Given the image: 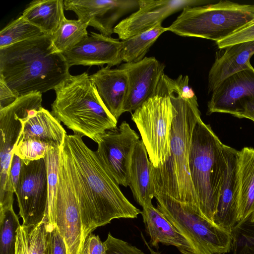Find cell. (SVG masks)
<instances>
[{
  "label": "cell",
  "instance_id": "obj_1",
  "mask_svg": "<svg viewBox=\"0 0 254 254\" xmlns=\"http://www.w3.org/2000/svg\"><path fill=\"white\" fill-rule=\"evenodd\" d=\"M174 109L170 134V155L160 168L152 165L156 193L167 194L184 202L198 204L189 169L193 128L200 119L197 97L189 84L188 75L176 79L166 76Z\"/></svg>",
  "mask_w": 254,
  "mask_h": 254
},
{
  "label": "cell",
  "instance_id": "obj_2",
  "mask_svg": "<svg viewBox=\"0 0 254 254\" xmlns=\"http://www.w3.org/2000/svg\"><path fill=\"white\" fill-rule=\"evenodd\" d=\"M69 68L48 35L0 49V79L18 97L54 90Z\"/></svg>",
  "mask_w": 254,
  "mask_h": 254
},
{
  "label": "cell",
  "instance_id": "obj_3",
  "mask_svg": "<svg viewBox=\"0 0 254 254\" xmlns=\"http://www.w3.org/2000/svg\"><path fill=\"white\" fill-rule=\"evenodd\" d=\"M88 197V208L82 223L87 237L97 228L115 219L136 218L141 211L124 195L119 185L82 136L66 134L64 139Z\"/></svg>",
  "mask_w": 254,
  "mask_h": 254
},
{
  "label": "cell",
  "instance_id": "obj_4",
  "mask_svg": "<svg viewBox=\"0 0 254 254\" xmlns=\"http://www.w3.org/2000/svg\"><path fill=\"white\" fill-rule=\"evenodd\" d=\"M54 90L51 113L74 134L97 143L105 131L117 127L118 121L104 106L87 72L69 74Z\"/></svg>",
  "mask_w": 254,
  "mask_h": 254
},
{
  "label": "cell",
  "instance_id": "obj_5",
  "mask_svg": "<svg viewBox=\"0 0 254 254\" xmlns=\"http://www.w3.org/2000/svg\"><path fill=\"white\" fill-rule=\"evenodd\" d=\"M189 164L199 208L202 215L213 222L227 159L225 144L201 118L192 131Z\"/></svg>",
  "mask_w": 254,
  "mask_h": 254
},
{
  "label": "cell",
  "instance_id": "obj_6",
  "mask_svg": "<svg viewBox=\"0 0 254 254\" xmlns=\"http://www.w3.org/2000/svg\"><path fill=\"white\" fill-rule=\"evenodd\" d=\"M254 21V4L220 0L214 4L186 6L167 31L183 37L221 40Z\"/></svg>",
  "mask_w": 254,
  "mask_h": 254
},
{
  "label": "cell",
  "instance_id": "obj_7",
  "mask_svg": "<svg viewBox=\"0 0 254 254\" xmlns=\"http://www.w3.org/2000/svg\"><path fill=\"white\" fill-rule=\"evenodd\" d=\"M165 73L154 94L131 114L153 167L160 168L170 155V134L174 117Z\"/></svg>",
  "mask_w": 254,
  "mask_h": 254
},
{
  "label": "cell",
  "instance_id": "obj_8",
  "mask_svg": "<svg viewBox=\"0 0 254 254\" xmlns=\"http://www.w3.org/2000/svg\"><path fill=\"white\" fill-rule=\"evenodd\" d=\"M157 208L202 254H225L232 249L231 234L206 218L197 205L156 193Z\"/></svg>",
  "mask_w": 254,
  "mask_h": 254
},
{
  "label": "cell",
  "instance_id": "obj_9",
  "mask_svg": "<svg viewBox=\"0 0 254 254\" xmlns=\"http://www.w3.org/2000/svg\"><path fill=\"white\" fill-rule=\"evenodd\" d=\"M44 220L57 227L64 241L67 254H83L86 239L71 176L70 155L65 141L59 153L56 198L47 205Z\"/></svg>",
  "mask_w": 254,
  "mask_h": 254
},
{
  "label": "cell",
  "instance_id": "obj_10",
  "mask_svg": "<svg viewBox=\"0 0 254 254\" xmlns=\"http://www.w3.org/2000/svg\"><path fill=\"white\" fill-rule=\"evenodd\" d=\"M42 94L19 97L9 106L0 110V199L4 195L14 147L27 121L42 107Z\"/></svg>",
  "mask_w": 254,
  "mask_h": 254
},
{
  "label": "cell",
  "instance_id": "obj_11",
  "mask_svg": "<svg viewBox=\"0 0 254 254\" xmlns=\"http://www.w3.org/2000/svg\"><path fill=\"white\" fill-rule=\"evenodd\" d=\"M15 193L22 225L33 226L45 219L48 204V182L44 158L25 164Z\"/></svg>",
  "mask_w": 254,
  "mask_h": 254
},
{
  "label": "cell",
  "instance_id": "obj_12",
  "mask_svg": "<svg viewBox=\"0 0 254 254\" xmlns=\"http://www.w3.org/2000/svg\"><path fill=\"white\" fill-rule=\"evenodd\" d=\"M139 140L138 134L124 121L105 131L97 143L99 158L119 185H129L131 156Z\"/></svg>",
  "mask_w": 254,
  "mask_h": 254
},
{
  "label": "cell",
  "instance_id": "obj_13",
  "mask_svg": "<svg viewBox=\"0 0 254 254\" xmlns=\"http://www.w3.org/2000/svg\"><path fill=\"white\" fill-rule=\"evenodd\" d=\"M201 0H138V9L121 20L114 28L120 39L126 40L149 30L186 6H200Z\"/></svg>",
  "mask_w": 254,
  "mask_h": 254
},
{
  "label": "cell",
  "instance_id": "obj_14",
  "mask_svg": "<svg viewBox=\"0 0 254 254\" xmlns=\"http://www.w3.org/2000/svg\"><path fill=\"white\" fill-rule=\"evenodd\" d=\"M64 8L100 34L111 37L115 24L123 15L138 8V0H64Z\"/></svg>",
  "mask_w": 254,
  "mask_h": 254
},
{
  "label": "cell",
  "instance_id": "obj_15",
  "mask_svg": "<svg viewBox=\"0 0 254 254\" xmlns=\"http://www.w3.org/2000/svg\"><path fill=\"white\" fill-rule=\"evenodd\" d=\"M118 67L126 73L128 80L123 112L132 113L154 94L164 74L165 65L154 57H145L141 61L125 63Z\"/></svg>",
  "mask_w": 254,
  "mask_h": 254
},
{
  "label": "cell",
  "instance_id": "obj_16",
  "mask_svg": "<svg viewBox=\"0 0 254 254\" xmlns=\"http://www.w3.org/2000/svg\"><path fill=\"white\" fill-rule=\"evenodd\" d=\"M122 41L118 39L91 32L74 47L61 53L69 67L73 65L105 64L111 67L120 64Z\"/></svg>",
  "mask_w": 254,
  "mask_h": 254
},
{
  "label": "cell",
  "instance_id": "obj_17",
  "mask_svg": "<svg viewBox=\"0 0 254 254\" xmlns=\"http://www.w3.org/2000/svg\"><path fill=\"white\" fill-rule=\"evenodd\" d=\"M254 98V68L237 72L225 79L212 92L207 114L221 113L238 117L244 103Z\"/></svg>",
  "mask_w": 254,
  "mask_h": 254
},
{
  "label": "cell",
  "instance_id": "obj_18",
  "mask_svg": "<svg viewBox=\"0 0 254 254\" xmlns=\"http://www.w3.org/2000/svg\"><path fill=\"white\" fill-rule=\"evenodd\" d=\"M225 151L227 168L213 222L231 233L238 223V151L226 145H225Z\"/></svg>",
  "mask_w": 254,
  "mask_h": 254
},
{
  "label": "cell",
  "instance_id": "obj_19",
  "mask_svg": "<svg viewBox=\"0 0 254 254\" xmlns=\"http://www.w3.org/2000/svg\"><path fill=\"white\" fill-rule=\"evenodd\" d=\"M141 214L151 246L158 248L161 243L176 247L182 254H202L152 204L143 207Z\"/></svg>",
  "mask_w": 254,
  "mask_h": 254
},
{
  "label": "cell",
  "instance_id": "obj_20",
  "mask_svg": "<svg viewBox=\"0 0 254 254\" xmlns=\"http://www.w3.org/2000/svg\"><path fill=\"white\" fill-rule=\"evenodd\" d=\"M104 106L118 121L124 113L127 90L126 73L122 69L106 66L90 75Z\"/></svg>",
  "mask_w": 254,
  "mask_h": 254
},
{
  "label": "cell",
  "instance_id": "obj_21",
  "mask_svg": "<svg viewBox=\"0 0 254 254\" xmlns=\"http://www.w3.org/2000/svg\"><path fill=\"white\" fill-rule=\"evenodd\" d=\"M254 54V41L240 43L225 49L218 56L208 73V93H212L225 79L252 66L250 59Z\"/></svg>",
  "mask_w": 254,
  "mask_h": 254
},
{
  "label": "cell",
  "instance_id": "obj_22",
  "mask_svg": "<svg viewBox=\"0 0 254 254\" xmlns=\"http://www.w3.org/2000/svg\"><path fill=\"white\" fill-rule=\"evenodd\" d=\"M143 141L137 143L131 156L129 185L135 200L143 207L152 204L156 190L152 164Z\"/></svg>",
  "mask_w": 254,
  "mask_h": 254
},
{
  "label": "cell",
  "instance_id": "obj_23",
  "mask_svg": "<svg viewBox=\"0 0 254 254\" xmlns=\"http://www.w3.org/2000/svg\"><path fill=\"white\" fill-rule=\"evenodd\" d=\"M61 123L52 113L42 107L26 123L19 141L35 139L60 149L67 134Z\"/></svg>",
  "mask_w": 254,
  "mask_h": 254
},
{
  "label": "cell",
  "instance_id": "obj_24",
  "mask_svg": "<svg viewBox=\"0 0 254 254\" xmlns=\"http://www.w3.org/2000/svg\"><path fill=\"white\" fill-rule=\"evenodd\" d=\"M238 222L254 211V148L238 152Z\"/></svg>",
  "mask_w": 254,
  "mask_h": 254
},
{
  "label": "cell",
  "instance_id": "obj_25",
  "mask_svg": "<svg viewBox=\"0 0 254 254\" xmlns=\"http://www.w3.org/2000/svg\"><path fill=\"white\" fill-rule=\"evenodd\" d=\"M64 9L63 0H34L28 4L22 15L45 34L52 36L65 17Z\"/></svg>",
  "mask_w": 254,
  "mask_h": 254
},
{
  "label": "cell",
  "instance_id": "obj_26",
  "mask_svg": "<svg viewBox=\"0 0 254 254\" xmlns=\"http://www.w3.org/2000/svg\"><path fill=\"white\" fill-rule=\"evenodd\" d=\"M48 235L46 220L35 225H21L17 231L15 254H47Z\"/></svg>",
  "mask_w": 254,
  "mask_h": 254
},
{
  "label": "cell",
  "instance_id": "obj_27",
  "mask_svg": "<svg viewBox=\"0 0 254 254\" xmlns=\"http://www.w3.org/2000/svg\"><path fill=\"white\" fill-rule=\"evenodd\" d=\"M167 31L161 24L122 41L121 60L125 63H134L142 60L158 37Z\"/></svg>",
  "mask_w": 254,
  "mask_h": 254
},
{
  "label": "cell",
  "instance_id": "obj_28",
  "mask_svg": "<svg viewBox=\"0 0 254 254\" xmlns=\"http://www.w3.org/2000/svg\"><path fill=\"white\" fill-rule=\"evenodd\" d=\"M88 26L80 20H70L64 17L51 36L56 49L62 53L74 47L88 36Z\"/></svg>",
  "mask_w": 254,
  "mask_h": 254
},
{
  "label": "cell",
  "instance_id": "obj_29",
  "mask_svg": "<svg viewBox=\"0 0 254 254\" xmlns=\"http://www.w3.org/2000/svg\"><path fill=\"white\" fill-rule=\"evenodd\" d=\"M45 35L21 15L0 31V49Z\"/></svg>",
  "mask_w": 254,
  "mask_h": 254
},
{
  "label": "cell",
  "instance_id": "obj_30",
  "mask_svg": "<svg viewBox=\"0 0 254 254\" xmlns=\"http://www.w3.org/2000/svg\"><path fill=\"white\" fill-rule=\"evenodd\" d=\"M20 225L13 204L0 208V254H15L17 231Z\"/></svg>",
  "mask_w": 254,
  "mask_h": 254
},
{
  "label": "cell",
  "instance_id": "obj_31",
  "mask_svg": "<svg viewBox=\"0 0 254 254\" xmlns=\"http://www.w3.org/2000/svg\"><path fill=\"white\" fill-rule=\"evenodd\" d=\"M231 234L233 254H254V211L240 221Z\"/></svg>",
  "mask_w": 254,
  "mask_h": 254
},
{
  "label": "cell",
  "instance_id": "obj_32",
  "mask_svg": "<svg viewBox=\"0 0 254 254\" xmlns=\"http://www.w3.org/2000/svg\"><path fill=\"white\" fill-rule=\"evenodd\" d=\"M49 146L46 143L35 139L19 141L13 153L25 163L44 158Z\"/></svg>",
  "mask_w": 254,
  "mask_h": 254
},
{
  "label": "cell",
  "instance_id": "obj_33",
  "mask_svg": "<svg viewBox=\"0 0 254 254\" xmlns=\"http://www.w3.org/2000/svg\"><path fill=\"white\" fill-rule=\"evenodd\" d=\"M251 41H254V21L216 42V44L219 49H223L236 44Z\"/></svg>",
  "mask_w": 254,
  "mask_h": 254
},
{
  "label": "cell",
  "instance_id": "obj_34",
  "mask_svg": "<svg viewBox=\"0 0 254 254\" xmlns=\"http://www.w3.org/2000/svg\"><path fill=\"white\" fill-rule=\"evenodd\" d=\"M104 243L106 249V254H145L136 247L113 237L110 233Z\"/></svg>",
  "mask_w": 254,
  "mask_h": 254
},
{
  "label": "cell",
  "instance_id": "obj_35",
  "mask_svg": "<svg viewBox=\"0 0 254 254\" xmlns=\"http://www.w3.org/2000/svg\"><path fill=\"white\" fill-rule=\"evenodd\" d=\"M48 223L49 235L47 254H67L64 241L58 229L50 222H48Z\"/></svg>",
  "mask_w": 254,
  "mask_h": 254
},
{
  "label": "cell",
  "instance_id": "obj_36",
  "mask_svg": "<svg viewBox=\"0 0 254 254\" xmlns=\"http://www.w3.org/2000/svg\"><path fill=\"white\" fill-rule=\"evenodd\" d=\"M106 249L99 236L92 233L87 237L83 247V254H106Z\"/></svg>",
  "mask_w": 254,
  "mask_h": 254
},
{
  "label": "cell",
  "instance_id": "obj_37",
  "mask_svg": "<svg viewBox=\"0 0 254 254\" xmlns=\"http://www.w3.org/2000/svg\"><path fill=\"white\" fill-rule=\"evenodd\" d=\"M19 97L2 79H0V110L9 106Z\"/></svg>",
  "mask_w": 254,
  "mask_h": 254
},
{
  "label": "cell",
  "instance_id": "obj_38",
  "mask_svg": "<svg viewBox=\"0 0 254 254\" xmlns=\"http://www.w3.org/2000/svg\"><path fill=\"white\" fill-rule=\"evenodd\" d=\"M238 118H246L254 122V98L244 103Z\"/></svg>",
  "mask_w": 254,
  "mask_h": 254
}]
</instances>
